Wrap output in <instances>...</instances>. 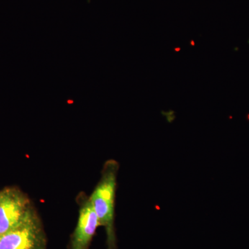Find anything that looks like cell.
<instances>
[{
	"label": "cell",
	"instance_id": "1",
	"mask_svg": "<svg viewBox=\"0 0 249 249\" xmlns=\"http://www.w3.org/2000/svg\"><path fill=\"white\" fill-rule=\"evenodd\" d=\"M118 169L119 165L115 160H109L106 163L102 178L89 199L97 214L100 224L106 229L107 249H116L114 211Z\"/></svg>",
	"mask_w": 249,
	"mask_h": 249
},
{
	"label": "cell",
	"instance_id": "3",
	"mask_svg": "<svg viewBox=\"0 0 249 249\" xmlns=\"http://www.w3.org/2000/svg\"><path fill=\"white\" fill-rule=\"evenodd\" d=\"M34 212L22 191L14 188L0 191V235L22 224Z\"/></svg>",
	"mask_w": 249,
	"mask_h": 249
},
{
	"label": "cell",
	"instance_id": "2",
	"mask_svg": "<svg viewBox=\"0 0 249 249\" xmlns=\"http://www.w3.org/2000/svg\"><path fill=\"white\" fill-rule=\"evenodd\" d=\"M0 249H47L45 231L35 212L18 227L0 235Z\"/></svg>",
	"mask_w": 249,
	"mask_h": 249
},
{
	"label": "cell",
	"instance_id": "4",
	"mask_svg": "<svg viewBox=\"0 0 249 249\" xmlns=\"http://www.w3.org/2000/svg\"><path fill=\"white\" fill-rule=\"evenodd\" d=\"M99 219L89 200L80 210L76 229L72 235L71 249H89L90 243L97 228Z\"/></svg>",
	"mask_w": 249,
	"mask_h": 249
}]
</instances>
